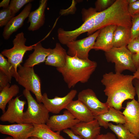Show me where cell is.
Returning <instances> with one entry per match:
<instances>
[{"instance_id":"obj_39","label":"cell","mask_w":139,"mask_h":139,"mask_svg":"<svg viewBox=\"0 0 139 139\" xmlns=\"http://www.w3.org/2000/svg\"><path fill=\"white\" fill-rule=\"evenodd\" d=\"M10 1V0H3L0 3V7L3 9L8 8L9 5Z\"/></svg>"},{"instance_id":"obj_31","label":"cell","mask_w":139,"mask_h":139,"mask_svg":"<svg viewBox=\"0 0 139 139\" xmlns=\"http://www.w3.org/2000/svg\"><path fill=\"white\" fill-rule=\"evenodd\" d=\"M131 40L139 37V14L132 15Z\"/></svg>"},{"instance_id":"obj_22","label":"cell","mask_w":139,"mask_h":139,"mask_svg":"<svg viewBox=\"0 0 139 139\" xmlns=\"http://www.w3.org/2000/svg\"><path fill=\"white\" fill-rule=\"evenodd\" d=\"M33 49L34 51L29 56L23 66L33 67L36 65L45 62L47 57L50 53L52 49L44 48L40 42L35 44Z\"/></svg>"},{"instance_id":"obj_43","label":"cell","mask_w":139,"mask_h":139,"mask_svg":"<svg viewBox=\"0 0 139 139\" xmlns=\"http://www.w3.org/2000/svg\"><path fill=\"white\" fill-rule=\"evenodd\" d=\"M3 139H15L11 136H8L6 137Z\"/></svg>"},{"instance_id":"obj_17","label":"cell","mask_w":139,"mask_h":139,"mask_svg":"<svg viewBox=\"0 0 139 139\" xmlns=\"http://www.w3.org/2000/svg\"><path fill=\"white\" fill-rule=\"evenodd\" d=\"M32 6L31 3L27 4L18 15L13 17L5 26L2 34L5 39H9L13 33L22 26L25 20L31 12Z\"/></svg>"},{"instance_id":"obj_1","label":"cell","mask_w":139,"mask_h":139,"mask_svg":"<svg viewBox=\"0 0 139 139\" xmlns=\"http://www.w3.org/2000/svg\"><path fill=\"white\" fill-rule=\"evenodd\" d=\"M133 75L110 72L104 74L101 82L107 97L106 102L109 107L120 110L125 100H132L136 94L133 84Z\"/></svg>"},{"instance_id":"obj_26","label":"cell","mask_w":139,"mask_h":139,"mask_svg":"<svg viewBox=\"0 0 139 139\" xmlns=\"http://www.w3.org/2000/svg\"><path fill=\"white\" fill-rule=\"evenodd\" d=\"M19 92L18 85L14 84L10 86V83L0 92V109L3 113L5 111L6 106L13 98L16 96Z\"/></svg>"},{"instance_id":"obj_34","label":"cell","mask_w":139,"mask_h":139,"mask_svg":"<svg viewBox=\"0 0 139 139\" xmlns=\"http://www.w3.org/2000/svg\"><path fill=\"white\" fill-rule=\"evenodd\" d=\"M129 12L132 15L139 14V0H137L134 3L128 4Z\"/></svg>"},{"instance_id":"obj_29","label":"cell","mask_w":139,"mask_h":139,"mask_svg":"<svg viewBox=\"0 0 139 139\" xmlns=\"http://www.w3.org/2000/svg\"><path fill=\"white\" fill-rule=\"evenodd\" d=\"M127 47L132 54L133 62L137 70L139 67V37L131 40Z\"/></svg>"},{"instance_id":"obj_11","label":"cell","mask_w":139,"mask_h":139,"mask_svg":"<svg viewBox=\"0 0 139 139\" xmlns=\"http://www.w3.org/2000/svg\"><path fill=\"white\" fill-rule=\"evenodd\" d=\"M123 113L126 118L123 125L139 139V103L135 99L127 102Z\"/></svg>"},{"instance_id":"obj_41","label":"cell","mask_w":139,"mask_h":139,"mask_svg":"<svg viewBox=\"0 0 139 139\" xmlns=\"http://www.w3.org/2000/svg\"><path fill=\"white\" fill-rule=\"evenodd\" d=\"M137 0H127L128 4H131L135 2Z\"/></svg>"},{"instance_id":"obj_6","label":"cell","mask_w":139,"mask_h":139,"mask_svg":"<svg viewBox=\"0 0 139 139\" xmlns=\"http://www.w3.org/2000/svg\"><path fill=\"white\" fill-rule=\"evenodd\" d=\"M105 55L108 61L115 64V73H121L125 70L134 73L136 71L132 54L127 46L113 47L109 51L105 52Z\"/></svg>"},{"instance_id":"obj_9","label":"cell","mask_w":139,"mask_h":139,"mask_svg":"<svg viewBox=\"0 0 139 139\" xmlns=\"http://www.w3.org/2000/svg\"><path fill=\"white\" fill-rule=\"evenodd\" d=\"M100 31L99 30L86 37L68 43L66 45L68 48L67 55L71 57L76 56L82 59H89V53L92 49Z\"/></svg>"},{"instance_id":"obj_3","label":"cell","mask_w":139,"mask_h":139,"mask_svg":"<svg viewBox=\"0 0 139 139\" xmlns=\"http://www.w3.org/2000/svg\"><path fill=\"white\" fill-rule=\"evenodd\" d=\"M110 25L131 28V16L127 0H116L108 8L97 12L93 29L88 32L89 36L97 30Z\"/></svg>"},{"instance_id":"obj_7","label":"cell","mask_w":139,"mask_h":139,"mask_svg":"<svg viewBox=\"0 0 139 139\" xmlns=\"http://www.w3.org/2000/svg\"><path fill=\"white\" fill-rule=\"evenodd\" d=\"M18 79L17 82L25 89L34 94L37 101L42 103V95L41 91V82L33 67L22 66L18 67Z\"/></svg>"},{"instance_id":"obj_32","label":"cell","mask_w":139,"mask_h":139,"mask_svg":"<svg viewBox=\"0 0 139 139\" xmlns=\"http://www.w3.org/2000/svg\"><path fill=\"white\" fill-rule=\"evenodd\" d=\"M13 17L8 7L1 10L0 11V27L5 26Z\"/></svg>"},{"instance_id":"obj_42","label":"cell","mask_w":139,"mask_h":139,"mask_svg":"<svg viewBox=\"0 0 139 139\" xmlns=\"http://www.w3.org/2000/svg\"><path fill=\"white\" fill-rule=\"evenodd\" d=\"M29 139H41L39 138L35 137H31L29 138Z\"/></svg>"},{"instance_id":"obj_20","label":"cell","mask_w":139,"mask_h":139,"mask_svg":"<svg viewBox=\"0 0 139 139\" xmlns=\"http://www.w3.org/2000/svg\"><path fill=\"white\" fill-rule=\"evenodd\" d=\"M94 119L97 120L100 126L106 129L109 127L108 124L110 122L117 124H124L126 121V118L123 112L111 107H109L107 112L94 116Z\"/></svg>"},{"instance_id":"obj_40","label":"cell","mask_w":139,"mask_h":139,"mask_svg":"<svg viewBox=\"0 0 139 139\" xmlns=\"http://www.w3.org/2000/svg\"><path fill=\"white\" fill-rule=\"evenodd\" d=\"M133 76L134 79H139V67L135 72L134 73Z\"/></svg>"},{"instance_id":"obj_38","label":"cell","mask_w":139,"mask_h":139,"mask_svg":"<svg viewBox=\"0 0 139 139\" xmlns=\"http://www.w3.org/2000/svg\"><path fill=\"white\" fill-rule=\"evenodd\" d=\"M133 84L134 87L136 94L138 98V102L139 103V79H134L133 81Z\"/></svg>"},{"instance_id":"obj_44","label":"cell","mask_w":139,"mask_h":139,"mask_svg":"<svg viewBox=\"0 0 139 139\" xmlns=\"http://www.w3.org/2000/svg\"><path fill=\"white\" fill-rule=\"evenodd\" d=\"M28 139H29V138Z\"/></svg>"},{"instance_id":"obj_4","label":"cell","mask_w":139,"mask_h":139,"mask_svg":"<svg viewBox=\"0 0 139 139\" xmlns=\"http://www.w3.org/2000/svg\"><path fill=\"white\" fill-rule=\"evenodd\" d=\"M23 93L28 103L27 108L24 113L23 123L46 124L49 118V112L44 104L38 102L29 91L24 89Z\"/></svg>"},{"instance_id":"obj_16","label":"cell","mask_w":139,"mask_h":139,"mask_svg":"<svg viewBox=\"0 0 139 139\" xmlns=\"http://www.w3.org/2000/svg\"><path fill=\"white\" fill-rule=\"evenodd\" d=\"M33 128V124H0V132L10 135L15 139H28Z\"/></svg>"},{"instance_id":"obj_27","label":"cell","mask_w":139,"mask_h":139,"mask_svg":"<svg viewBox=\"0 0 139 139\" xmlns=\"http://www.w3.org/2000/svg\"><path fill=\"white\" fill-rule=\"evenodd\" d=\"M0 71L6 75L11 82L14 77L17 82L18 74L13 65L6 59L1 53L0 54Z\"/></svg>"},{"instance_id":"obj_23","label":"cell","mask_w":139,"mask_h":139,"mask_svg":"<svg viewBox=\"0 0 139 139\" xmlns=\"http://www.w3.org/2000/svg\"><path fill=\"white\" fill-rule=\"evenodd\" d=\"M67 55L66 50L59 43H57L55 48L52 49L50 53L47 57L45 64L56 68L62 67L66 63Z\"/></svg>"},{"instance_id":"obj_2","label":"cell","mask_w":139,"mask_h":139,"mask_svg":"<svg viewBox=\"0 0 139 139\" xmlns=\"http://www.w3.org/2000/svg\"><path fill=\"white\" fill-rule=\"evenodd\" d=\"M97 66L96 62L89 59H82L76 56L71 57L67 55L64 66L56 69L62 74L68 88L70 89L79 82H88Z\"/></svg>"},{"instance_id":"obj_14","label":"cell","mask_w":139,"mask_h":139,"mask_svg":"<svg viewBox=\"0 0 139 139\" xmlns=\"http://www.w3.org/2000/svg\"><path fill=\"white\" fill-rule=\"evenodd\" d=\"M63 113L49 117L46 124L53 131L60 132L65 129H71L80 122L67 110H65Z\"/></svg>"},{"instance_id":"obj_35","label":"cell","mask_w":139,"mask_h":139,"mask_svg":"<svg viewBox=\"0 0 139 139\" xmlns=\"http://www.w3.org/2000/svg\"><path fill=\"white\" fill-rule=\"evenodd\" d=\"M11 82L7 76L0 71V91Z\"/></svg>"},{"instance_id":"obj_18","label":"cell","mask_w":139,"mask_h":139,"mask_svg":"<svg viewBox=\"0 0 139 139\" xmlns=\"http://www.w3.org/2000/svg\"><path fill=\"white\" fill-rule=\"evenodd\" d=\"M117 27L115 25H108L101 29L92 49L106 52L113 48L114 34Z\"/></svg>"},{"instance_id":"obj_25","label":"cell","mask_w":139,"mask_h":139,"mask_svg":"<svg viewBox=\"0 0 139 139\" xmlns=\"http://www.w3.org/2000/svg\"><path fill=\"white\" fill-rule=\"evenodd\" d=\"M34 128L30 135L41 139H66L60 134V132H54L46 124H33Z\"/></svg>"},{"instance_id":"obj_10","label":"cell","mask_w":139,"mask_h":139,"mask_svg":"<svg viewBox=\"0 0 139 139\" xmlns=\"http://www.w3.org/2000/svg\"><path fill=\"white\" fill-rule=\"evenodd\" d=\"M78 99L83 103L92 112L94 116L107 112L109 106L106 102H101L93 90L88 88L82 90L78 93Z\"/></svg>"},{"instance_id":"obj_24","label":"cell","mask_w":139,"mask_h":139,"mask_svg":"<svg viewBox=\"0 0 139 139\" xmlns=\"http://www.w3.org/2000/svg\"><path fill=\"white\" fill-rule=\"evenodd\" d=\"M131 28L117 26L114 34L113 47L127 46L131 40Z\"/></svg>"},{"instance_id":"obj_15","label":"cell","mask_w":139,"mask_h":139,"mask_svg":"<svg viewBox=\"0 0 139 139\" xmlns=\"http://www.w3.org/2000/svg\"><path fill=\"white\" fill-rule=\"evenodd\" d=\"M101 128L97 120L94 119L89 122L80 121L70 129L83 139H95L100 134Z\"/></svg>"},{"instance_id":"obj_37","label":"cell","mask_w":139,"mask_h":139,"mask_svg":"<svg viewBox=\"0 0 139 139\" xmlns=\"http://www.w3.org/2000/svg\"><path fill=\"white\" fill-rule=\"evenodd\" d=\"M63 131L71 139H83L79 136L75 134L71 129H65Z\"/></svg>"},{"instance_id":"obj_21","label":"cell","mask_w":139,"mask_h":139,"mask_svg":"<svg viewBox=\"0 0 139 139\" xmlns=\"http://www.w3.org/2000/svg\"><path fill=\"white\" fill-rule=\"evenodd\" d=\"M47 0H41L39 6L35 10L31 12L28 16V23L30 25L28 28L29 30L34 31L39 29L44 24L45 11L47 6Z\"/></svg>"},{"instance_id":"obj_12","label":"cell","mask_w":139,"mask_h":139,"mask_svg":"<svg viewBox=\"0 0 139 139\" xmlns=\"http://www.w3.org/2000/svg\"><path fill=\"white\" fill-rule=\"evenodd\" d=\"M20 97L17 96L9 101L6 110L0 117L1 121L11 123H23L24 110L26 102L21 100Z\"/></svg>"},{"instance_id":"obj_36","label":"cell","mask_w":139,"mask_h":139,"mask_svg":"<svg viewBox=\"0 0 139 139\" xmlns=\"http://www.w3.org/2000/svg\"><path fill=\"white\" fill-rule=\"evenodd\" d=\"M95 139H116L115 135L110 132L105 134H100Z\"/></svg>"},{"instance_id":"obj_8","label":"cell","mask_w":139,"mask_h":139,"mask_svg":"<svg viewBox=\"0 0 139 139\" xmlns=\"http://www.w3.org/2000/svg\"><path fill=\"white\" fill-rule=\"evenodd\" d=\"M26 39L23 32L17 34L13 41V47L8 49H5L1 53L7 58L8 62L18 72L17 68L22 62L25 53L33 49L35 44L29 46L25 45Z\"/></svg>"},{"instance_id":"obj_19","label":"cell","mask_w":139,"mask_h":139,"mask_svg":"<svg viewBox=\"0 0 139 139\" xmlns=\"http://www.w3.org/2000/svg\"><path fill=\"white\" fill-rule=\"evenodd\" d=\"M65 109L80 121L88 122L94 119V116L92 112L78 99L73 100Z\"/></svg>"},{"instance_id":"obj_13","label":"cell","mask_w":139,"mask_h":139,"mask_svg":"<svg viewBox=\"0 0 139 139\" xmlns=\"http://www.w3.org/2000/svg\"><path fill=\"white\" fill-rule=\"evenodd\" d=\"M77 93L76 90H72L66 95L63 97L55 96L52 99L49 98L46 93L42 95V103L49 112L58 114L73 100Z\"/></svg>"},{"instance_id":"obj_30","label":"cell","mask_w":139,"mask_h":139,"mask_svg":"<svg viewBox=\"0 0 139 139\" xmlns=\"http://www.w3.org/2000/svg\"><path fill=\"white\" fill-rule=\"evenodd\" d=\"M33 1L32 0H12L8 8L14 16L15 14L25 5Z\"/></svg>"},{"instance_id":"obj_28","label":"cell","mask_w":139,"mask_h":139,"mask_svg":"<svg viewBox=\"0 0 139 139\" xmlns=\"http://www.w3.org/2000/svg\"><path fill=\"white\" fill-rule=\"evenodd\" d=\"M108 127L115 133L118 139H137L123 124L114 125L109 123Z\"/></svg>"},{"instance_id":"obj_33","label":"cell","mask_w":139,"mask_h":139,"mask_svg":"<svg viewBox=\"0 0 139 139\" xmlns=\"http://www.w3.org/2000/svg\"><path fill=\"white\" fill-rule=\"evenodd\" d=\"M115 0H98L95 3V8L97 12L104 11L110 6Z\"/></svg>"},{"instance_id":"obj_5","label":"cell","mask_w":139,"mask_h":139,"mask_svg":"<svg viewBox=\"0 0 139 139\" xmlns=\"http://www.w3.org/2000/svg\"><path fill=\"white\" fill-rule=\"evenodd\" d=\"M97 12L95 8L92 7L83 9L82 14L84 22L80 27L71 31L59 28L57 30L58 37L60 43L66 45L69 42L76 40L81 34L88 32L92 30L94 26L95 18Z\"/></svg>"}]
</instances>
